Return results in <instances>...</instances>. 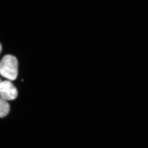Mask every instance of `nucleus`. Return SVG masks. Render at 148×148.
Here are the masks:
<instances>
[{
	"label": "nucleus",
	"instance_id": "nucleus-1",
	"mask_svg": "<svg viewBox=\"0 0 148 148\" xmlns=\"http://www.w3.org/2000/svg\"><path fill=\"white\" fill-rule=\"evenodd\" d=\"M0 74L10 81L16 79L18 74V62L14 56H4L0 62Z\"/></svg>",
	"mask_w": 148,
	"mask_h": 148
},
{
	"label": "nucleus",
	"instance_id": "nucleus-2",
	"mask_svg": "<svg viewBox=\"0 0 148 148\" xmlns=\"http://www.w3.org/2000/svg\"><path fill=\"white\" fill-rule=\"evenodd\" d=\"M18 92L12 83L9 81L2 82L0 84V96L8 101H12L17 98Z\"/></svg>",
	"mask_w": 148,
	"mask_h": 148
},
{
	"label": "nucleus",
	"instance_id": "nucleus-3",
	"mask_svg": "<svg viewBox=\"0 0 148 148\" xmlns=\"http://www.w3.org/2000/svg\"><path fill=\"white\" fill-rule=\"evenodd\" d=\"M10 110L9 103L0 96V118L6 116L9 113Z\"/></svg>",
	"mask_w": 148,
	"mask_h": 148
},
{
	"label": "nucleus",
	"instance_id": "nucleus-4",
	"mask_svg": "<svg viewBox=\"0 0 148 148\" xmlns=\"http://www.w3.org/2000/svg\"><path fill=\"white\" fill-rule=\"evenodd\" d=\"M2 50V47L0 43V53H1V52Z\"/></svg>",
	"mask_w": 148,
	"mask_h": 148
},
{
	"label": "nucleus",
	"instance_id": "nucleus-5",
	"mask_svg": "<svg viewBox=\"0 0 148 148\" xmlns=\"http://www.w3.org/2000/svg\"><path fill=\"white\" fill-rule=\"evenodd\" d=\"M2 82V80L1 79V78H0V84H1V83Z\"/></svg>",
	"mask_w": 148,
	"mask_h": 148
}]
</instances>
